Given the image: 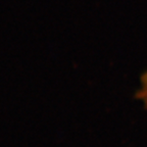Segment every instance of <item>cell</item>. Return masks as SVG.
Instances as JSON below:
<instances>
[{"label": "cell", "instance_id": "1", "mask_svg": "<svg viewBox=\"0 0 147 147\" xmlns=\"http://www.w3.org/2000/svg\"><path fill=\"white\" fill-rule=\"evenodd\" d=\"M136 98L139 99L143 103V105L147 108V71L140 78V87L137 91Z\"/></svg>", "mask_w": 147, "mask_h": 147}]
</instances>
